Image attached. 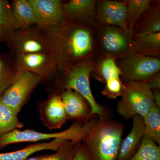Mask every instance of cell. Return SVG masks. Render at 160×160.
Returning <instances> with one entry per match:
<instances>
[{
  "label": "cell",
  "mask_w": 160,
  "mask_h": 160,
  "mask_svg": "<svg viewBox=\"0 0 160 160\" xmlns=\"http://www.w3.org/2000/svg\"><path fill=\"white\" fill-rule=\"evenodd\" d=\"M41 30L48 41L59 73L92 60L96 55L95 32L92 26L65 20L60 25Z\"/></svg>",
  "instance_id": "1"
},
{
  "label": "cell",
  "mask_w": 160,
  "mask_h": 160,
  "mask_svg": "<svg viewBox=\"0 0 160 160\" xmlns=\"http://www.w3.org/2000/svg\"><path fill=\"white\" fill-rule=\"evenodd\" d=\"M125 128L109 116L99 118L82 141L92 160H117Z\"/></svg>",
  "instance_id": "2"
},
{
  "label": "cell",
  "mask_w": 160,
  "mask_h": 160,
  "mask_svg": "<svg viewBox=\"0 0 160 160\" xmlns=\"http://www.w3.org/2000/svg\"><path fill=\"white\" fill-rule=\"evenodd\" d=\"M94 58L58 73L55 78L50 92L59 93L66 89L78 92L89 102L91 107L92 116H97L100 118L108 116V113L97 102L92 92L89 79L94 66Z\"/></svg>",
  "instance_id": "3"
},
{
  "label": "cell",
  "mask_w": 160,
  "mask_h": 160,
  "mask_svg": "<svg viewBox=\"0 0 160 160\" xmlns=\"http://www.w3.org/2000/svg\"><path fill=\"white\" fill-rule=\"evenodd\" d=\"M95 32L96 56L110 57L118 60L134 55L133 30L117 26H98L95 27Z\"/></svg>",
  "instance_id": "4"
},
{
  "label": "cell",
  "mask_w": 160,
  "mask_h": 160,
  "mask_svg": "<svg viewBox=\"0 0 160 160\" xmlns=\"http://www.w3.org/2000/svg\"><path fill=\"white\" fill-rule=\"evenodd\" d=\"M98 118L97 116H93L89 120L85 122L74 121L69 128L59 132L44 133L32 129H15L0 137V149L14 143L38 142L57 138L82 142L86 133L97 123Z\"/></svg>",
  "instance_id": "5"
},
{
  "label": "cell",
  "mask_w": 160,
  "mask_h": 160,
  "mask_svg": "<svg viewBox=\"0 0 160 160\" xmlns=\"http://www.w3.org/2000/svg\"><path fill=\"white\" fill-rule=\"evenodd\" d=\"M116 111L125 120L140 115L144 118L154 104L152 91L145 83L123 82Z\"/></svg>",
  "instance_id": "6"
},
{
  "label": "cell",
  "mask_w": 160,
  "mask_h": 160,
  "mask_svg": "<svg viewBox=\"0 0 160 160\" xmlns=\"http://www.w3.org/2000/svg\"><path fill=\"white\" fill-rule=\"evenodd\" d=\"M43 81L42 78L35 73L28 71L22 72L2 94L3 102L18 114L34 89Z\"/></svg>",
  "instance_id": "7"
},
{
  "label": "cell",
  "mask_w": 160,
  "mask_h": 160,
  "mask_svg": "<svg viewBox=\"0 0 160 160\" xmlns=\"http://www.w3.org/2000/svg\"><path fill=\"white\" fill-rule=\"evenodd\" d=\"M122 72V81L146 82L155 75L160 72V58L133 55L116 60Z\"/></svg>",
  "instance_id": "8"
},
{
  "label": "cell",
  "mask_w": 160,
  "mask_h": 160,
  "mask_svg": "<svg viewBox=\"0 0 160 160\" xmlns=\"http://www.w3.org/2000/svg\"><path fill=\"white\" fill-rule=\"evenodd\" d=\"M12 56L16 78L22 72L28 71L40 76L44 81L55 78L58 73L56 62L50 52L18 54Z\"/></svg>",
  "instance_id": "9"
},
{
  "label": "cell",
  "mask_w": 160,
  "mask_h": 160,
  "mask_svg": "<svg viewBox=\"0 0 160 160\" xmlns=\"http://www.w3.org/2000/svg\"><path fill=\"white\" fill-rule=\"evenodd\" d=\"M8 47L12 55L51 53L47 39L36 26L16 30Z\"/></svg>",
  "instance_id": "10"
},
{
  "label": "cell",
  "mask_w": 160,
  "mask_h": 160,
  "mask_svg": "<svg viewBox=\"0 0 160 160\" xmlns=\"http://www.w3.org/2000/svg\"><path fill=\"white\" fill-rule=\"evenodd\" d=\"M40 120L49 129H59L68 121L60 93L50 92L46 101L38 104Z\"/></svg>",
  "instance_id": "11"
},
{
  "label": "cell",
  "mask_w": 160,
  "mask_h": 160,
  "mask_svg": "<svg viewBox=\"0 0 160 160\" xmlns=\"http://www.w3.org/2000/svg\"><path fill=\"white\" fill-rule=\"evenodd\" d=\"M38 19L36 26L40 30L58 26L65 20L62 1L60 0H28Z\"/></svg>",
  "instance_id": "12"
},
{
  "label": "cell",
  "mask_w": 160,
  "mask_h": 160,
  "mask_svg": "<svg viewBox=\"0 0 160 160\" xmlns=\"http://www.w3.org/2000/svg\"><path fill=\"white\" fill-rule=\"evenodd\" d=\"M126 7L122 1L98 0L96 6L98 26L126 28Z\"/></svg>",
  "instance_id": "13"
},
{
  "label": "cell",
  "mask_w": 160,
  "mask_h": 160,
  "mask_svg": "<svg viewBox=\"0 0 160 160\" xmlns=\"http://www.w3.org/2000/svg\"><path fill=\"white\" fill-rule=\"evenodd\" d=\"M97 0H70L63 3L65 20L96 27Z\"/></svg>",
  "instance_id": "14"
},
{
  "label": "cell",
  "mask_w": 160,
  "mask_h": 160,
  "mask_svg": "<svg viewBox=\"0 0 160 160\" xmlns=\"http://www.w3.org/2000/svg\"><path fill=\"white\" fill-rule=\"evenodd\" d=\"M59 93L68 120L85 122L93 116L89 102L78 92L66 89Z\"/></svg>",
  "instance_id": "15"
},
{
  "label": "cell",
  "mask_w": 160,
  "mask_h": 160,
  "mask_svg": "<svg viewBox=\"0 0 160 160\" xmlns=\"http://www.w3.org/2000/svg\"><path fill=\"white\" fill-rule=\"evenodd\" d=\"M131 131L122 141L117 160H129L137 151L145 133L144 119L140 115L132 118Z\"/></svg>",
  "instance_id": "16"
},
{
  "label": "cell",
  "mask_w": 160,
  "mask_h": 160,
  "mask_svg": "<svg viewBox=\"0 0 160 160\" xmlns=\"http://www.w3.org/2000/svg\"><path fill=\"white\" fill-rule=\"evenodd\" d=\"M134 55L160 58V32L134 33Z\"/></svg>",
  "instance_id": "17"
},
{
  "label": "cell",
  "mask_w": 160,
  "mask_h": 160,
  "mask_svg": "<svg viewBox=\"0 0 160 160\" xmlns=\"http://www.w3.org/2000/svg\"><path fill=\"white\" fill-rule=\"evenodd\" d=\"M68 141L62 138L52 140L28 145L23 149L11 152L0 153V160H26L31 155L42 150L57 151L60 146Z\"/></svg>",
  "instance_id": "18"
},
{
  "label": "cell",
  "mask_w": 160,
  "mask_h": 160,
  "mask_svg": "<svg viewBox=\"0 0 160 160\" xmlns=\"http://www.w3.org/2000/svg\"><path fill=\"white\" fill-rule=\"evenodd\" d=\"M10 5L16 30L38 26L36 13L28 0H13Z\"/></svg>",
  "instance_id": "19"
},
{
  "label": "cell",
  "mask_w": 160,
  "mask_h": 160,
  "mask_svg": "<svg viewBox=\"0 0 160 160\" xmlns=\"http://www.w3.org/2000/svg\"><path fill=\"white\" fill-rule=\"evenodd\" d=\"M122 72L116 63V60L110 57L96 56L91 76L96 80L105 84L114 78H119Z\"/></svg>",
  "instance_id": "20"
},
{
  "label": "cell",
  "mask_w": 160,
  "mask_h": 160,
  "mask_svg": "<svg viewBox=\"0 0 160 160\" xmlns=\"http://www.w3.org/2000/svg\"><path fill=\"white\" fill-rule=\"evenodd\" d=\"M135 33L160 32V2H155L146 10L135 23L133 28Z\"/></svg>",
  "instance_id": "21"
},
{
  "label": "cell",
  "mask_w": 160,
  "mask_h": 160,
  "mask_svg": "<svg viewBox=\"0 0 160 160\" xmlns=\"http://www.w3.org/2000/svg\"><path fill=\"white\" fill-rule=\"evenodd\" d=\"M15 31L11 5L7 0H0V43L9 46Z\"/></svg>",
  "instance_id": "22"
},
{
  "label": "cell",
  "mask_w": 160,
  "mask_h": 160,
  "mask_svg": "<svg viewBox=\"0 0 160 160\" xmlns=\"http://www.w3.org/2000/svg\"><path fill=\"white\" fill-rule=\"evenodd\" d=\"M126 9V28L133 30L135 23L143 13L156 1L152 0H124Z\"/></svg>",
  "instance_id": "23"
},
{
  "label": "cell",
  "mask_w": 160,
  "mask_h": 160,
  "mask_svg": "<svg viewBox=\"0 0 160 160\" xmlns=\"http://www.w3.org/2000/svg\"><path fill=\"white\" fill-rule=\"evenodd\" d=\"M23 126L18 114L4 104L0 94V137L15 129H21Z\"/></svg>",
  "instance_id": "24"
},
{
  "label": "cell",
  "mask_w": 160,
  "mask_h": 160,
  "mask_svg": "<svg viewBox=\"0 0 160 160\" xmlns=\"http://www.w3.org/2000/svg\"><path fill=\"white\" fill-rule=\"evenodd\" d=\"M16 76L12 55L0 53V94H2L15 79Z\"/></svg>",
  "instance_id": "25"
},
{
  "label": "cell",
  "mask_w": 160,
  "mask_h": 160,
  "mask_svg": "<svg viewBox=\"0 0 160 160\" xmlns=\"http://www.w3.org/2000/svg\"><path fill=\"white\" fill-rule=\"evenodd\" d=\"M129 160H160V146L145 132L137 151Z\"/></svg>",
  "instance_id": "26"
},
{
  "label": "cell",
  "mask_w": 160,
  "mask_h": 160,
  "mask_svg": "<svg viewBox=\"0 0 160 160\" xmlns=\"http://www.w3.org/2000/svg\"><path fill=\"white\" fill-rule=\"evenodd\" d=\"M143 119L145 133L160 146V107L154 103Z\"/></svg>",
  "instance_id": "27"
},
{
  "label": "cell",
  "mask_w": 160,
  "mask_h": 160,
  "mask_svg": "<svg viewBox=\"0 0 160 160\" xmlns=\"http://www.w3.org/2000/svg\"><path fill=\"white\" fill-rule=\"evenodd\" d=\"M78 142L67 141L60 146L57 151H55L54 153L37 156L27 160H72Z\"/></svg>",
  "instance_id": "28"
},
{
  "label": "cell",
  "mask_w": 160,
  "mask_h": 160,
  "mask_svg": "<svg viewBox=\"0 0 160 160\" xmlns=\"http://www.w3.org/2000/svg\"><path fill=\"white\" fill-rule=\"evenodd\" d=\"M123 86V82L120 78L109 80L105 83L102 94L110 99H115L121 96Z\"/></svg>",
  "instance_id": "29"
},
{
  "label": "cell",
  "mask_w": 160,
  "mask_h": 160,
  "mask_svg": "<svg viewBox=\"0 0 160 160\" xmlns=\"http://www.w3.org/2000/svg\"><path fill=\"white\" fill-rule=\"evenodd\" d=\"M72 160H92L89 152L82 142L78 143Z\"/></svg>",
  "instance_id": "30"
},
{
  "label": "cell",
  "mask_w": 160,
  "mask_h": 160,
  "mask_svg": "<svg viewBox=\"0 0 160 160\" xmlns=\"http://www.w3.org/2000/svg\"><path fill=\"white\" fill-rule=\"evenodd\" d=\"M151 90H160V73H158L145 83Z\"/></svg>",
  "instance_id": "31"
},
{
  "label": "cell",
  "mask_w": 160,
  "mask_h": 160,
  "mask_svg": "<svg viewBox=\"0 0 160 160\" xmlns=\"http://www.w3.org/2000/svg\"><path fill=\"white\" fill-rule=\"evenodd\" d=\"M153 94V100L155 104L160 107V90H152Z\"/></svg>",
  "instance_id": "32"
}]
</instances>
